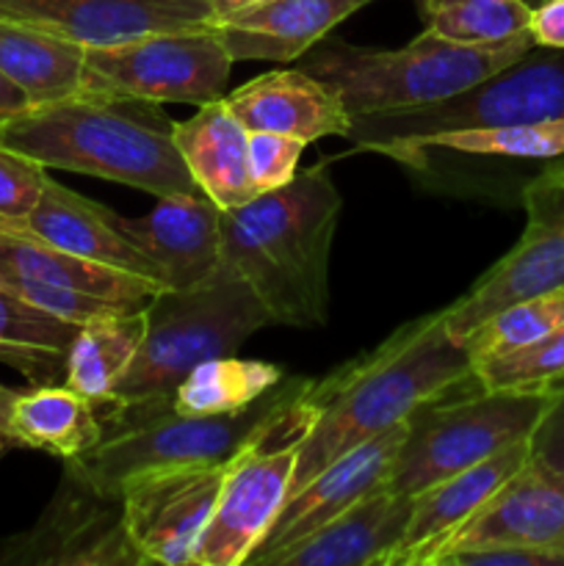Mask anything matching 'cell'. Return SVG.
<instances>
[{"label":"cell","instance_id":"6da1fadb","mask_svg":"<svg viewBox=\"0 0 564 566\" xmlns=\"http://www.w3.org/2000/svg\"><path fill=\"white\" fill-rule=\"evenodd\" d=\"M473 379V363L462 340L448 332L446 315L431 313L393 332L374 352L359 354L326 379L313 381L307 403L315 409L299 442L288 497L315 473L415 409Z\"/></svg>","mask_w":564,"mask_h":566},{"label":"cell","instance_id":"7a4b0ae2","mask_svg":"<svg viewBox=\"0 0 564 566\" xmlns=\"http://www.w3.org/2000/svg\"><path fill=\"white\" fill-rule=\"evenodd\" d=\"M341 208V191L318 164L276 191L221 210V263L252 287L274 324H326L330 252Z\"/></svg>","mask_w":564,"mask_h":566},{"label":"cell","instance_id":"3957f363","mask_svg":"<svg viewBox=\"0 0 564 566\" xmlns=\"http://www.w3.org/2000/svg\"><path fill=\"white\" fill-rule=\"evenodd\" d=\"M0 144L48 169L122 182L153 197L202 193L158 103L122 92H83L28 105L0 127Z\"/></svg>","mask_w":564,"mask_h":566},{"label":"cell","instance_id":"277c9868","mask_svg":"<svg viewBox=\"0 0 564 566\" xmlns=\"http://www.w3.org/2000/svg\"><path fill=\"white\" fill-rule=\"evenodd\" d=\"M310 385L313 379L285 376L236 412L182 415L169 409L111 431L92 451L64 464L103 492H116L122 481L153 468L230 464L260 442L307 434L315 418L307 403Z\"/></svg>","mask_w":564,"mask_h":566},{"label":"cell","instance_id":"5b68a950","mask_svg":"<svg viewBox=\"0 0 564 566\" xmlns=\"http://www.w3.org/2000/svg\"><path fill=\"white\" fill-rule=\"evenodd\" d=\"M534 48L531 33L501 42L462 44L424 31L398 50L332 42L302 55L299 70L337 92L352 116L435 105L476 86Z\"/></svg>","mask_w":564,"mask_h":566},{"label":"cell","instance_id":"8992f818","mask_svg":"<svg viewBox=\"0 0 564 566\" xmlns=\"http://www.w3.org/2000/svg\"><path fill=\"white\" fill-rule=\"evenodd\" d=\"M252 287L221 263L210 280L186 291H160L147 304V329L136 359L116 385V403H171L177 385L213 357L236 354L271 326Z\"/></svg>","mask_w":564,"mask_h":566},{"label":"cell","instance_id":"52a82bcc","mask_svg":"<svg viewBox=\"0 0 564 566\" xmlns=\"http://www.w3.org/2000/svg\"><path fill=\"white\" fill-rule=\"evenodd\" d=\"M556 401V385L540 390H490L468 379L409 415V431L385 486L420 495L518 442L531 440Z\"/></svg>","mask_w":564,"mask_h":566},{"label":"cell","instance_id":"ba28073f","mask_svg":"<svg viewBox=\"0 0 564 566\" xmlns=\"http://www.w3.org/2000/svg\"><path fill=\"white\" fill-rule=\"evenodd\" d=\"M564 119V50L534 48L476 86L435 105L352 116L348 142L382 153L396 142L473 127Z\"/></svg>","mask_w":564,"mask_h":566},{"label":"cell","instance_id":"9c48e42d","mask_svg":"<svg viewBox=\"0 0 564 566\" xmlns=\"http://www.w3.org/2000/svg\"><path fill=\"white\" fill-rule=\"evenodd\" d=\"M232 55L210 28L169 31L111 48H86V92H122L149 103L205 105L224 97Z\"/></svg>","mask_w":564,"mask_h":566},{"label":"cell","instance_id":"30bf717a","mask_svg":"<svg viewBox=\"0 0 564 566\" xmlns=\"http://www.w3.org/2000/svg\"><path fill=\"white\" fill-rule=\"evenodd\" d=\"M523 208L529 221L520 241L462 298L442 310L457 340L506 304L564 287V160L523 188Z\"/></svg>","mask_w":564,"mask_h":566},{"label":"cell","instance_id":"8fae6325","mask_svg":"<svg viewBox=\"0 0 564 566\" xmlns=\"http://www.w3.org/2000/svg\"><path fill=\"white\" fill-rule=\"evenodd\" d=\"M241 459V457H238ZM230 464L153 468L119 484L122 528L142 564L191 566Z\"/></svg>","mask_w":564,"mask_h":566},{"label":"cell","instance_id":"7c38bea8","mask_svg":"<svg viewBox=\"0 0 564 566\" xmlns=\"http://www.w3.org/2000/svg\"><path fill=\"white\" fill-rule=\"evenodd\" d=\"M304 434L249 448L227 470L213 514L194 547V566H243L285 506Z\"/></svg>","mask_w":564,"mask_h":566},{"label":"cell","instance_id":"4fadbf2b","mask_svg":"<svg viewBox=\"0 0 564 566\" xmlns=\"http://www.w3.org/2000/svg\"><path fill=\"white\" fill-rule=\"evenodd\" d=\"M407 431L409 420H401V423L390 426L382 434L365 440L363 446L337 457L321 473H315L296 495L288 497L285 506L276 514L274 525H271L269 534L263 536V542L249 556L247 564L269 566L274 562V556L285 553L288 547L302 542L304 536L324 528L330 520L346 512L348 506H354L365 495L385 486Z\"/></svg>","mask_w":564,"mask_h":566},{"label":"cell","instance_id":"5bb4252c","mask_svg":"<svg viewBox=\"0 0 564 566\" xmlns=\"http://www.w3.org/2000/svg\"><path fill=\"white\" fill-rule=\"evenodd\" d=\"M3 20L42 28L81 48H111L213 22L208 0H0Z\"/></svg>","mask_w":564,"mask_h":566},{"label":"cell","instance_id":"9a60e30c","mask_svg":"<svg viewBox=\"0 0 564 566\" xmlns=\"http://www.w3.org/2000/svg\"><path fill=\"white\" fill-rule=\"evenodd\" d=\"M529 462L531 440H523L415 495L407 531L387 566H437L453 536Z\"/></svg>","mask_w":564,"mask_h":566},{"label":"cell","instance_id":"2e32d148","mask_svg":"<svg viewBox=\"0 0 564 566\" xmlns=\"http://www.w3.org/2000/svg\"><path fill=\"white\" fill-rule=\"evenodd\" d=\"M20 562L142 564L122 528L119 492H103L66 468L64 486L48 517L28 536Z\"/></svg>","mask_w":564,"mask_h":566},{"label":"cell","instance_id":"e0dca14e","mask_svg":"<svg viewBox=\"0 0 564 566\" xmlns=\"http://www.w3.org/2000/svg\"><path fill=\"white\" fill-rule=\"evenodd\" d=\"M119 224L169 291L202 285L221 269V210L205 193L158 197L153 210L138 219L119 216Z\"/></svg>","mask_w":564,"mask_h":566},{"label":"cell","instance_id":"ac0fdd59","mask_svg":"<svg viewBox=\"0 0 564 566\" xmlns=\"http://www.w3.org/2000/svg\"><path fill=\"white\" fill-rule=\"evenodd\" d=\"M0 230L31 235L36 241L50 243V247L77 254V258L160 282L153 260L122 230L119 213L70 191L66 186L55 182L53 177H48V182H44L36 208L20 224L0 227Z\"/></svg>","mask_w":564,"mask_h":566},{"label":"cell","instance_id":"d6986e66","mask_svg":"<svg viewBox=\"0 0 564 566\" xmlns=\"http://www.w3.org/2000/svg\"><path fill=\"white\" fill-rule=\"evenodd\" d=\"M368 3L374 0H260L216 17L210 31L232 61H299Z\"/></svg>","mask_w":564,"mask_h":566},{"label":"cell","instance_id":"ffe728a7","mask_svg":"<svg viewBox=\"0 0 564 566\" xmlns=\"http://www.w3.org/2000/svg\"><path fill=\"white\" fill-rule=\"evenodd\" d=\"M224 103L247 130H271L302 138L348 136L352 114L332 86L304 70H274L224 94Z\"/></svg>","mask_w":564,"mask_h":566},{"label":"cell","instance_id":"44dd1931","mask_svg":"<svg viewBox=\"0 0 564 566\" xmlns=\"http://www.w3.org/2000/svg\"><path fill=\"white\" fill-rule=\"evenodd\" d=\"M412 503V495L379 486L269 566H387L407 531Z\"/></svg>","mask_w":564,"mask_h":566},{"label":"cell","instance_id":"7402d4cb","mask_svg":"<svg viewBox=\"0 0 564 566\" xmlns=\"http://www.w3.org/2000/svg\"><path fill=\"white\" fill-rule=\"evenodd\" d=\"M481 545H525L564 556V484L529 462L446 547L437 564L453 551Z\"/></svg>","mask_w":564,"mask_h":566},{"label":"cell","instance_id":"603a6c76","mask_svg":"<svg viewBox=\"0 0 564 566\" xmlns=\"http://www.w3.org/2000/svg\"><path fill=\"white\" fill-rule=\"evenodd\" d=\"M175 144L199 191L219 210L241 208L258 197L249 177V130L224 97L199 105L191 119L175 122Z\"/></svg>","mask_w":564,"mask_h":566},{"label":"cell","instance_id":"cb8c5ba5","mask_svg":"<svg viewBox=\"0 0 564 566\" xmlns=\"http://www.w3.org/2000/svg\"><path fill=\"white\" fill-rule=\"evenodd\" d=\"M0 280H33L119 302L149 304L166 291L160 282L55 249L31 235L0 230Z\"/></svg>","mask_w":564,"mask_h":566},{"label":"cell","instance_id":"d4e9b609","mask_svg":"<svg viewBox=\"0 0 564 566\" xmlns=\"http://www.w3.org/2000/svg\"><path fill=\"white\" fill-rule=\"evenodd\" d=\"M0 72L31 105L75 97L88 88L86 48L42 28L0 17Z\"/></svg>","mask_w":564,"mask_h":566},{"label":"cell","instance_id":"484cf974","mask_svg":"<svg viewBox=\"0 0 564 566\" xmlns=\"http://www.w3.org/2000/svg\"><path fill=\"white\" fill-rule=\"evenodd\" d=\"M11 446L36 448L61 462L83 457L103 440L97 407L66 385H33L20 390L9 423Z\"/></svg>","mask_w":564,"mask_h":566},{"label":"cell","instance_id":"4316f807","mask_svg":"<svg viewBox=\"0 0 564 566\" xmlns=\"http://www.w3.org/2000/svg\"><path fill=\"white\" fill-rule=\"evenodd\" d=\"M435 153L470 155V158L556 160L564 158V119L448 130L435 133V136L412 138V142H396L382 149V155L409 166V169H415L426 155Z\"/></svg>","mask_w":564,"mask_h":566},{"label":"cell","instance_id":"83f0119b","mask_svg":"<svg viewBox=\"0 0 564 566\" xmlns=\"http://www.w3.org/2000/svg\"><path fill=\"white\" fill-rule=\"evenodd\" d=\"M81 326L44 313L0 287V363L33 385H64L66 357Z\"/></svg>","mask_w":564,"mask_h":566},{"label":"cell","instance_id":"f1b7e54d","mask_svg":"<svg viewBox=\"0 0 564 566\" xmlns=\"http://www.w3.org/2000/svg\"><path fill=\"white\" fill-rule=\"evenodd\" d=\"M144 329L147 307L83 324L70 346L64 385L92 403L111 401L116 385L136 359Z\"/></svg>","mask_w":564,"mask_h":566},{"label":"cell","instance_id":"f546056e","mask_svg":"<svg viewBox=\"0 0 564 566\" xmlns=\"http://www.w3.org/2000/svg\"><path fill=\"white\" fill-rule=\"evenodd\" d=\"M285 370L280 365L260 363V359L213 357L199 363L186 379L177 385L171 407L182 415H221L236 412L258 401L263 392L280 385Z\"/></svg>","mask_w":564,"mask_h":566},{"label":"cell","instance_id":"4dcf8cb0","mask_svg":"<svg viewBox=\"0 0 564 566\" xmlns=\"http://www.w3.org/2000/svg\"><path fill=\"white\" fill-rule=\"evenodd\" d=\"M564 324V287L506 304L464 337L473 368L529 348Z\"/></svg>","mask_w":564,"mask_h":566},{"label":"cell","instance_id":"1f68e13d","mask_svg":"<svg viewBox=\"0 0 564 566\" xmlns=\"http://www.w3.org/2000/svg\"><path fill=\"white\" fill-rule=\"evenodd\" d=\"M424 31L462 44L501 42L529 31V0H415Z\"/></svg>","mask_w":564,"mask_h":566},{"label":"cell","instance_id":"d6a6232c","mask_svg":"<svg viewBox=\"0 0 564 566\" xmlns=\"http://www.w3.org/2000/svg\"><path fill=\"white\" fill-rule=\"evenodd\" d=\"M490 390H540L564 379V324L540 343L473 368Z\"/></svg>","mask_w":564,"mask_h":566},{"label":"cell","instance_id":"836d02e7","mask_svg":"<svg viewBox=\"0 0 564 566\" xmlns=\"http://www.w3.org/2000/svg\"><path fill=\"white\" fill-rule=\"evenodd\" d=\"M48 166L0 144V227H14L36 208Z\"/></svg>","mask_w":564,"mask_h":566},{"label":"cell","instance_id":"e575fe53","mask_svg":"<svg viewBox=\"0 0 564 566\" xmlns=\"http://www.w3.org/2000/svg\"><path fill=\"white\" fill-rule=\"evenodd\" d=\"M307 144L302 138L271 130H249V177L258 193L276 191L299 175V160Z\"/></svg>","mask_w":564,"mask_h":566},{"label":"cell","instance_id":"d590c367","mask_svg":"<svg viewBox=\"0 0 564 566\" xmlns=\"http://www.w3.org/2000/svg\"><path fill=\"white\" fill-rule=\"evenodd\" d=\"M437 566H564V556L525 545H481L448 553Z\"/></svg>","mask_w":564,"mask_h":566},{"label":"cell","instance_id":"8d00e7d4","mask_svg":"<svg viewBox=\"0 0 564 566\" xmlns=\"http://www.w3.org/2000/svg\"><path fill=\"white\" fill-rule=\"evenodd\" d=\"M531 462L564 484V379L556 381V401L531 434Z\"/></svg>","mask_w":564,"mask_h":566},{"label":"cell","instance_id":"74e56055","mask_svg":"<svg viewBox=\"0 0 564 566\" xmlns=\"http://www.w3.org/2000/svg\"><path fill=\"white\" fill-rule=\"evenodd\" d=\"M529 33L540 48L564 50V0H540L531 6Z\"/></svg>","mask_w":564,"mask_h":566},{"label":"cell","instance_id":"f35d334b","mask_svg":"<svg viewBox=\"0 0 564 566\" xmlns=\"http://www.w3.org/2000/svg\"><path fill=\"white\" fill-rule=\"evenodd\" d=\"M28 105H31V99L25 97V92H22V88H17L14 83H11L9 77L0 72V127H3L11 116H17L20 111H25Z\"/></svg>","mask_w":564,"mask_h":566},{"label":"cell","instance_id":"ab89813d","mask_svg":"<svg viewBox=\"0 0 564 566\" xmlns=\"http://www.w3.org/2000/svg\"><path fill=\"white\" fill-rule=\"evenodd\" d=\"M17 398H20V390L0 385V448L11 446L9 423H11V409H14Z\"/></svg>","mask_w":564,"mask_h":566},{"label":"cell","instance_id":"60d3db41","mask_svg":"<svg viewBox=\"0 0 564 566\" xmlns=\"http://www.w3.org/2000/svg\"><path fill=\"white\" fill-rule=\"evenodd\" d=\"M208 3H210V9H213V20H216V17L232 14V11L260 3V0H208Z\"/></svg>","mask_w":564,"mask_h":566},{"label":"cell","instance_id":"b9f144b4","mask_svg":"<svg viewBox=\"0 0 564 566\" xmlns=\"http://www.w3.org/2000/svg\"><path fill=\"white\" fill-rule=\"evenodd\" d=\"M529 3H534V0H529ZM536 3H540V0H536Z\"/></svg>","mask_w":564,"mask_h":566}]
</instances>
